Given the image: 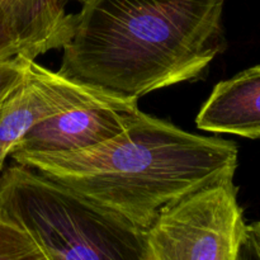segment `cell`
Segmentation results:
<instances>
[{
  "label": "cell",
  "mask_w": 260,
  "mask_h": 260,
  "mask_svg": "<svg viewBox=\"0 0 260 260\" xmlns=\"http://www.w3.org/2000/svg\"><path fill=\"white\" fill-rule=\"evenodd\" d=\"M101 93L29 60L24 80L0 103V172L8 155L33 127Z\"/></svg>",
  "instance_id": "obj_6"
},
{
  "label": "cell",
  "mask_w": 260,
  "mask_h": 260,
  "mask_svg": "<svg viewBox=\"0 0 260 260\" xmlns=\"http://www.w3.org/2000/svg\"><path fill=\"white\" fill-rule=\"evenodd\" d=\"M137 101L101 93L38 123L15 145L12 154L76 152L104 144L134 122L141 112Z\"/></svg>",
  "instance_id": "obj_5"
},
{
  "label": "cell",
  "mask_w": 260,
  "mask_h": 260,
  "mask_svg": "<svg viewBox=\"0 0 260 260\" xmlns=\"http://www.w3.org/2000/svg\"><path fill=\"white\" fill-rule=\"evenodd\" d=\"M239 260H260V246L248 225V234L239 253Z\"/></svg>",
  "instance_id": "obj_12"
},
{
  "label": "cell",
  "mask_w": 260,
  "mask_h": 260,
  "mask_svg": "<svg viewBox=\"0 0 260 260\" xmlns=\"http://www.w3.org/2000/svg\"><path fill=\"white\" fill-rule=\"evenodd\" d=\"M249 229H250L251 234H253L254 238H255V240L258 241V244L260 246V221L259 222L253 223V225H249Z\"/></svg>",
  "instance_id": "obj_13"
},
{
  "label": "cell",
  "mask_w": 260,
  "mask_h": 260,
  "mask_svg": "<svg viewBox=\"0 0 260 260\" xmlns=\"http://www.w3.org/2000/svg\"><path fill=\"white\" fill-rule=\"evenodd\" d=\"M0 260H50L25 231L0 220Z\"/></svg>",
  "instance_id": "obj_9"
},
{
  "label": "cell",
  "mask_w": 260,
  "mask_h": 260,
  "mask_svg": "<svg viewBox=\"0 0 260 260\" xmlns=\"http://www.w3.org/2000/svg\"><path fill=\"white\" fill-rule=\"evenodd\" d=\"M28 63L29 58L24 56L0 62V103L24 80L28 73Z\"/></svg>",
  "instance_id": "obj_11"
},
{
  "label": "cell",
  "mask_w": 260,
  "mask_h": 260,
  "mask_svg": "<svg viewBox=\"0 0 260 260\" xmlns=\"http://www.w3.org/2000/svg\"><path fill=\"white\" fill-rule=\"evenodd\" d=\"M24 56L22 41L14 22L0 5V62Z\"/></svg>",
  "instance_id": "obj_10"
},
{
  "label": "cell",
  "mask_w": 260,
  "mask_h": 260,
  "mask_svg": "<svg viewBox=\"0 0 260 260\" xmlns=\"http://www.w3.org/2000/svg\"><path fill=\"white\" fill-rule=\"evenodd\" d=\"M57 73L139 99L192 80L222 50L225 0H80Z\"/></svg>",
  "instance_id": "obj_1"
},
{
  "label": "cell",
  "mask_w": 260,
  "mask_h": 260,
  "mask_svg": "<svg viewBox=\"0 0 260 260\" xmlns=\"http://www.w3.org/2000/svg\"><path fill=\"white\" fill-rule=\"evenodd\" d=\"M238 145L140 112L114 139L76 152H17L30 168L146 230L169 206L234 179Z\"/></svg>",
  "instance_id": "obj_2"
},
{
  "label": "cell",
  "mask_w": 260,
  "mask_h": 260,
  "mask_svg": "<svg viewBox=\"0 0 260 260\" xmlns=\"http://www.w3.org/2000/svg\"><path fill=\"white\" fill-rule=\"evenodd\" d=\"M0 220L50 260H146L144 229L20 164L0 175Z\"/></svg>",
  "instance_id": "obj_3"
},
{
  "label": "cell",
  "mask_w": 260,
  "mask_h": 260,
  "mask_svg": "<svg viewBox=\"0 0 260 260\" xmlns=\"http://www.w3.org/2000/svg\"><path fill=\"white\" fill-rule=\"evenodd\" d=\"M70 0H0L14 22L24 48V57L37 56L62 47L73 28V14H68Z\"/></svg>",
  "instance_id": "obj_8"
},
{
  "label": "cell",
  "mask_w": 260,
  "mask_h": 260,
  "mask_svg": "<svg viewBox=\"0 0 260 260\" xmlns=\"http://www.w3.org/2000/svg\"><path fill=\"white\" fill-rule=\"evenodd\" d=\"M246 234L238 188L223 180L161 211L145 230L146 260H239Z\"/></svg>",
  "instance_id": "obj_4"
},
{
  "label": "cell",
  "mask_w": 260,
  "mask_h": 260,
  "mask_svg": "<svg viewBox=\"0 0 260 260\" xmlns=\"http://www.w3.org/2000/svg\"><path fill=\"white\" fill-rule=\"evenodd\" d=\"M196 123L205 131L260 140V65L220 81Z\"/></svg>",
  "instance_id": "obj_7"
}]
</instances>
